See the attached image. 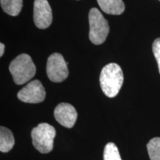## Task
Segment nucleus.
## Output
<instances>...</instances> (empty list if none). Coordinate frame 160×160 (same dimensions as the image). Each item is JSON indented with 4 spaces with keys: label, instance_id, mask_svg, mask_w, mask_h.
<instances>
[{
    "label": "nucleus",
    "instance_id": "13",
    "mask_svg": "<svg viewBox=\"0 0 160 160\" xmlns=\"http://www.w3.org/2000/svg\"><path fill=\"white\" fill-rule=\"evenodd\" d=\"M104 160H122L117 145L113 142H108L104 150Z\"/></svg>",
    "mask_w": 160,
    "mask_h": 160
},
{
    "label": "nucleus",
    "instance_id": "3",
    "mask_svg": "<svg viewBox=\"0 0 160 160\" xmlns=\"http://www.w3.org/2000/svg\"><path fill=\"white\" fill-rule=\"evenodd\" d=\"M56 130L48 123H40L31 131L33 145L42 153H50L53 148Z\"/></svg>",
    "mask_w": 160,
    "mask_h": 160
},
{
    "label": "nucleus",
    "instance_id": "7",
    "mask_svg": "<svg viewBox=\"0 0 160 160\" xmlns=\"http://www.w3.org/2000/svg\"><path fill=\"white\" fill-rule=\"evenodd\" d=\"M53 20L52 10L48 0H35L33 5V21L38 28L46 29Z\"/></svg>",
    "mask_w": 160,
    "mask_h": 160
},
{
    "label": "nucleus",
    "instance_id": "6",
    "mask_svg": "<svg viewBox=\"0 0 160 160\" xmlns=\"http://www.w3.org/2000/svg\"><path fill=\"white\" fill-rule=\"evenodd\" d=\"M45 90L39 80L31 81L19 91L17 97L20 101L26 103H39L45 99Z\"/></svg>",
    "mask_w": 160,
    "mask_h": 160
},
{
    "label": "nucleus",
    "instance_id": "12",
    "mask_svg": "<svg viewBox=\"0 0 160 160\" xmlns=\"http://www.w3.org/2000/svg\"><path fill=\"white\" fill-rule=\"evenodd\" d=\"M147 149L151 160H160V138L155 137L150 140Z\"/></svg>",
    "mask_w": 160,
    "mask_h": 160
},
{
    "label": "nucleus",
    "instance_id": "14",
    "mask_svg": "<svg viewBox=\"0 0 160 160\" xmlns=\"http://www.w3.org/2000/svg\"><path fill=\"white\" fill-rule=\"evenodd\" d=\"M153 53L157 60L160 73V38L155 39L153 43Z\"/></svg>",
    "mask_w": 160,
    "mask_h": 160
},
{
    "label": "nucleus",
    "instance_id": "11",
    "mask_svg": "<svg viewBox=\"0 0 160 160\" xmlns=\"http://www.w3.org/2000/svg\"><path fill=\"white\" fill-rule=\"evenodd\" d=\"M0 3L3 11L12 17L19 15L22 8V0H0Z\"/></svg>",
    "mask_w": 160,
    "mask_h": 160
},
{
    "label": "nucleus",
    "instance_id": "1",
    "mask_svg": "<svg viewBox=\"0 0 160 160\" xmlns=\"http://www.w3.org/2000/svg\"><path fill=\"white\" fill-rule=\"evenodd\" d=\"M123 81V72L117 64H108L102 70L99 77L100 86L108 97H115L119 93Z\"/></svg>",
    "mask_w": 160,
    "mask_h": 160
},
{
    "label": "nucleus",
    "instance_id": "2",
    "mask_svg": "<svg viewBox=\"0 0 160 160\" xmlns=\"http://www.w3.org/2000/svg\"><path fill=\"white\" fill-rule=\"evenodd\" d=\"M9 71L14 82L17 85H23L34 77L36 66L29 55L22 53L11 62Z\"/></svg>",
    "mask_w": 160,
    "mask_h": 160
},
{
    "label": "nucleus",
    "instance_id": "15",
    "mask_svg": "<svg viewBox=\"0 0 160 160\" xmlns=\"http://www.w3.org/2000/svg\"><path fill=\"white\" fill-rule=\"evenodd\" d=\"M5 51V45L3 43H0V57H2Z\"/></svg>",
    "mask_w": 160,
    "mask_h": 160
},
{
    "label": "nucleus",
    "instance_id": "10",
    "mask_svg": "<svg viewBox=\"0 0 160 160\" xmlns=\"http://www.w3.org/2000/svg\"><path fill=\"white\" fill-rule=\"evenodd\" d=\"M15 140L13 133L7 128L1 126L0 128V151L7 153L13 148Z\"/></svg>",
    "mask_w": 160,
    "mask_h": 160
},
{
    "label": "nucleus",
    "instance_id": "9",
    "mask_svg": "<svg viewBox=\"0 0 160 160\" xmlns=\"http://www.w3.org/2000/svg\"><path fill=\"white\" fill-rule=\"evenodd\" d=\"M102 11L111 15H120L125 11L122 0H97Z\"/></svg>",
    "mask_w": 160,
    "mask_h": 160
},
{
    "label": "nucleus",
    "instance_id": "8",
    "mask_svg": "<svg viewBox=\"0 0 160 160\" xmlns=\"http://www.w3.org/2000/svg\"><path fill=\"white\" fill-rule=\"evenodd\" d=\"M54 117L60 125L68 128H71L77 121V112L71 104L60 103L54 110Z\"/></svg>",
    "mask_w": 160,
    "mask_h": 160
},
{
    "label": "nucleus",
    "instance_id": "4",
    "mask_svg": "<svg viewBox=\"0 0 160 160\" xmlns=\"http://www.w3.org/2000/svg\"><path fill=\"white\" fill-rule=\"evenodd\" d=\"M90 31L89 39L94 45L105 42L110 31L108 21L97 8L91 9L88 15Z\"/></svg>",
    "mask_w": 160,
    "mask_h": 160
},
{
    "label": "nucleus",
    "instance_id": "5",
    "mask_svg": "<svg viewBox=\"0 0 160 160\" xmlns=\"http://www.w3.org/2000/svg\"><path fill=\"white\" fill-rule=\"evenodd\" d=\"M67 65L68 63L60 53H54L50 56L46 66V72L49 79L53 82H61L67 79L69 74Z\"/></svg>",
    "mask_w": 160,
    "mask_h": 160
}]
</instances>
